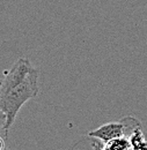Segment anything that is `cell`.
Listing matches in <instances>:
<instances>
[{
  "label": "cell",
  "instance_id": "1",
  "mask_svg": "<svg viewBox=\"0 0 147 150\" xmlns=\"http://www.w3.org/2000/svg\"><path fill=\"white\" fill-rule=\"evenodd\" d=\"M38 72L27 58H20L5 74L0 84V111L6 115L5 135L14 124L21 108L38 94Z\"/></svg>",
  "mask_w": 147,
  "mask_h": 150
},
{
  "label": "cell",
  "instance_id": "2",
  "mask_svg": "<svg viewBox=\"0 0 147 150\" xmlns=\"http://www.w3.org/2000/svg\"><path fill=\"white\" fill-rule=\"evenodd\" d=\"M125 136V129H124V124L119 121H111L107 122L102 126H100L96 129H93L88 133L89 137H95L100 140L103 144L112 139L119 137V136Z\"/></svg>",
  "mask_w": 147,
  "mask_h": 150
},
{
  "label": "cell",
  "instance_id": "3",
  "mask_svg": "<svg viewBox=\"0 0 147 150\" xmlns=\"http://www.w3.org/2000/svg\"><path fill=\"white\" fill-rule=\"evenodd\" d=\"M130 143L132 149L134 150H146L147 149V141L145 137V134L141 129V127L134 129L129 135Z\"/></svg>",
  "mask_w": 147,
  "mask_h": 150
},
{
  "label": "cell",
  "instance_id": "4",
  "mask_svg": "<svg viewBox=\"0 0 147 150\" xmlns=\"http://www.w3.org/2000/svg\"><path fill=\"white\" fill-rule=\"evenodd\" d=\"M104 150H129L132 149L130 140L128 136H119L116 139H112L110 141L106 142L103 144Z\"/></svg>",
  "mask_w": 147,
  "mask_h": 150
},
{
  "label": "cell",
  "instance_id": "5",
  "mask_svg": "<svg viewBox=\"0 0 147 150\" xmlns=\"http://www.w3.org/2000/svg\"><path fill=\"white\" fill-rule=\"evenodd\" d=\"M121 121L124 124V129H125V136L129 137V135L137 128L141 127V124L139 120H137L136 118L131 117V115H128V117H124L121 119Z\"/></svg>",
  "mask_w": 147,
  "mask_h": 150
},
{
  "label": "cell",
  "instance_id": "6",
  "mask_svg": "<svg viewBox=\"0 0 147 150\" xmlns=\"http://www.w3.org/2000/svg\"><path fill=\"white\" fill-rule=\"evenodd\" d=\"M5 122H6V115L0 111V125H2V127H4Z\"/></svg>",
  "mask_w": 147,
  "mask_h": 150
},
{
  "label": "cell",
  "instance_id": "7",
  "mask_svg": "<svg viewBox=\"0 0 147 150\" xmlns=\"http://www.w3.org/2000/svg\"><path fill=\"white\" fill-rule=\"evenodd\" d=\"M6 148V144H5V141H4V139L0 136V150H4Z\"/></svg>",
  "mask_w": 147,
  "mask_h": 150
},
{
  "label": "cell",
  "instance_id": "8",
  "mask_svg": "<svg viewBox=\"0 0 147 150\" xmlns=\"http://www.w3.org/2000/svg\"><path fill=\"white\" fill-rule=\"evenodd\" d=\"M0 84H1V80H0Z\"/></svg>",
  "mask_w": 147,
  "mask_h": 150
},
{
  "label": "cell",
  "instance_id": "9",
  "mask_svg": "<svg viewBox=\"0 0 147 150\" xmlns=\"http://www.w3.org/2000/svg\"><path fill=\"white\" fill-rule=\"evenodd\" d=\"M1 126H2V125H0V127H1Z\"/></svg>",
  "mask_w": 147,
  "mask_h": 150
}]
</instances>
